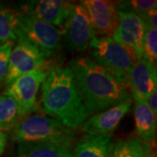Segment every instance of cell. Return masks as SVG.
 Masks as SVG:
<instances>
[{
  "label": "cell",
  "instance_id": "obj_21",
  "mask_svg": "<svg viewBox=\"0 0 157 157\" xmlns=\"http://www.w3.org/2000/svg\"><path fill=\"white\" fill-rule=\"evenodd\" d=\"M156 6L157 1L155 0H130L116 4L118 11L133 12L137 16H140L152 9H156Z\"/></svg>",
  "mask_w": 157,
  "mask_h": 157
},
{
  "label": "cell",
  "instance_id": "obj_5",
  "mask_svg": "<svg viewBox=\"0 0 157 157\" xmlns=\"http://www.w3.org/2000/svg\"><path fill=\"white\" fill-rule=\"evenodd\" d=\"M92 59L128 84V76L135 60L111 37L94 38L90 43Z\"/></svg>",
  "mask_w": 157,
  "mask_h": 157
},
{
  "label": "cell",
  "instance_id": "obj_14",
  "mask_svg": "<svg viewBox=\"0 0 157 157\" xmlns=\"http://www.w3.org/2000/svg\"><path fill=\"white\" fill-rule=\"evenodd\" d=\"M111 135H86L78 140L73 149V157H111Z\"/></svg>",
  "mask_w": 157,
  "mask_h": 157
},
{
  "label": "cell",
  "instance_id": "obj_2",
  "mask_svg": "<svg viewBox=\"0 0 157 157\" xmlns=\"http://www.w3.org/2000/svg\"><path fill=\"white\" fill-rule=\"evenodd\" d=\"M42 104L45 113L70 129L80 127L89 117L72 71L55 67L42 83Z\"/></svg>",
  "mask_w": 157,
  "mask_h": 157
},
{
  "label": "cell",
  "instance_id": "obj_23",
  "mask_svg": "<svg viewBox=\"0 0 157 157\" xmlns=\"http://www.w3.org/2000/svg\"><path fill=\"white\" fill-rule=\"evenodd\" d=\"M144 24L145 27H157V11L156 9H152L150 11H147L145 13L138 16Z\"/></svg>",
  "mask_w": 157,
  "mask_h": 157
},
{
  "label": "cell",
  "instance_id": "obj_27",
  "mask_svg": "<svg viewBox=\"0 0 157 157\" xmlns=\"http://www.w3.org/2000/svg\"><path fill=\"white\" fill-rule=\"evenodd\" d=\"M0 89H1V87H0Z\"/></svg>",
  "mask_w": 157,
  "mask_h": 157
},
{
  "label": "cell",
  "instance_id": "obj_11",
  "mask_svg": "<svg viewBox=\"0 0 157 157\" xmlns=\"http://www.w3.org/2000/svg\"><path fill=\"white\" fill-rule=\"evenodd\" d=\"M73 4L62 0L30 1L21 6L23 11L59 30L64 27Z\"/></svg>",
  "mask_w": 157,
  "mask_h": 157
},
{
  "label": "cell",
  "instance_id": "obj_6",
  "mask_svg": "<svg viewBox=\"0 0 157 157\" xmlns=\"http://www.w3.org/2000/svg\"><path fill=\"white\" fill-rule=\"evenodd\" d=\"M44 69L24 74L7 85L5 95L10 96L17 104L20 113L25 116L36 109L37 94L41 84L47 76Z\"/></svg>",
  "mask_w": 157,
  "mask_h": 157
},
{
  "label": "cell",
  "instance_id": "obj_24",
  "mask_svg": "<svg viewBox=\"0 0 157 157\" xmlns=\"http://www.w3.org/2000/svg\"><path fill=\"white\" fill-rule=\"evenodd\" d=\"M146 101L153 113L157 116V89L152 93Z\"/></svg>",
  "mask_w": 157,
  "mask_h": 157
},
{
  "label": "cell",
  "instance_id": "obj_4",
  "mask_svg": "<svg viewBox=\"0 0 157 157\" xmlns=\"http://www.w3.org/2000/svg\"><path fill=\"white\" fill-rule=\"evenodd\" d=\"M17 20V40H25L43 52L47 58L61 47L62 32L53 25L41 21L22 11Z\"/></svg>",
  "mask_w": 157,
  "mask_h": 157
},
{
  "label": "cell",
  "instance_id": "obj_26",
  "mask_svg": "<svg viewBox=\"0 0 157 157\" xmlns=\"http://www.w3.org/2000/svg\"><path fill=\"white\" fill-rule=\"evenodd\" d=\"M147 157H153V156H152V155H147Z\"/></svg>",
  "mask_w": 157,
  "mask_h": 157
},
{
  "label": "cell",
  "instance_id": "obj_25",
  "mask_svg": "<svg viewBox=\"0 0 157 157\" xmlns=\"http://www.w3.org/2000/svg\"><path fill=\"white\" fill-rule=\"evenodd\" d=\"M7 143V135L5 132L0 131V155L3 154Z\"/></svg>",
  "mask_w": 157,
  "mask_h": 157
},
{
  "label": "cell",
  "instance_id": "obj_12",
  "mask_svg": "<svg viewBox=\"0 0 157 157\" xmlns=\"http://www.w3.org/2000/svg\"><path fill=\"white\" fill-rule=\"evenodd\" d=\"M133 99L97 113L88 117L80 126L86 135H110L113 132L123 117L129 112Z\"/></svg>",
  "mask_w": 157,
  "mask_h": 157
},
{
  "label": "cell",
  "instance_id": "obj_18",
  "mask_svg": "<svg viewBox=\"0 0 157 157\" xmlns=\"http://www.w3.org/2000/svg\"><path fill=\"white\" fill-rule=\"evenodd\" d=\"M149 148V144L138 138L119 140L113 147L111 157H147Z\"/></svg>",
  "mask_w": 157,
  "mask_h": 157
},
{
  "label": "cell",
  "instance_id": "obj_19",
  "mask_svg": "<svg viewBox=\"0 0 157 157\" xmlns=\"http://www.w3.org/2000/svg\"><path fill=\"white\" fill-rule=\"evenodd\" d=\"M21 117L16 101L10 96H0V131L12 128Z\"/></svg>",
  "mask_w": 157,
  "mask_h": 157
},
{
  "label": "cell",
  "instance_id": "obj_13",
  "mask_svg": "<svg viewBox=\"0 0 157 157\" xmlns=\"http://www.w3.org/2000/svg\"><path fill=\"white\" fill-rule=\"evenodd\" d=\"M128 86L134 101H147L157 89L156 66L144 59L136 60L128 73Z\"/></svg>",
  "mask_w": 157,
  "mask_h": 157
},
{
  "label": "cell",
  "instance_id": "obj_10",
  "mask_svg": "<svg viewBox=\"0 0 157 157\" xmlns=\"http://www.w3.org/2000/svg\"><path fill=\"white\" fill-rule=\"evenodd\" d=\"M80 4L87 12L95 33L110 37L119 24L116 4L107 0H85Z\"/></svg>",
  "mask_w": 157,
  "mask_h": 157
},
{
  "label": "cell",
  "instance_id": "obj_8",
  "mask_svg": "<svg viewBox=\"0 0 157 157\" xmlns=\"http://www.w3.org/2000/svg\"><path fill=\"white\" fill-rule=\"evenodd\" d=\"M47 56L33 45L25 40H17V45L12 48L8 62V69L5 78L6 85L24 74L43 69Z\"/></svg>",
  "mask_w": 157,
  "mask_h": 157
},
{
  "label": "cell",
  "instance_id": "obj_20",
  "mask_svg": "<svg viewBox=\"0 0 157 157\" xmlns=\"http://www.w3.org/2000/svg\"><path fill=\"white\" fill-rule=\"evenodd\" d=\"M142 59L156 66L157 30L146 27L142 43Z\"/></svg>",
  "mask_w": 157,
  "mask_h": 157
},
{
  "label": "cell",
  "instance_id": "obj_1",
  "mask_svg": "<svg viewBox=\"0 0 157 157\" xmlns=\"http://www.w3.org/2000/svg\"><path fill=\"white\" fill-rule=\"evenodd\" d=\"M67 67L89 115L132 99L127 83L88 57L73 59Z\"/></svg>",
  "mask_w": 157,
  "mask_h": 157
},
{
  "label": "cell",
  "instance_id": "obj_7",
  "mask_svg": "<svg viewBox=\"0 0 157 157\" xmlns=\"http://www.w3.org/2000/svg\"><path fill=\"white\" fill-rule=\"evenodd\" d=\"M61 32L68 46L77 52L86 50L96 38L88 14L81 4H73Z\"/></svg>",
  "mask_w": 157,
  "mask_h": 157
},
{
  "label": "cell",
  "instance_id": "obj_17",
  "mask_svg": "<svg viewBox=\"0 0 157 157\" xmlns=\"http://www.w3.org/2000/svg\"><path fill=\"white\" fill-rule=\"evenodd\" d=\"M20 9L0 5V44L17 42L16 30Z\"/></svg>",
  "mask_w": 157,
  "mask_h": 157
},
{
  "label": "cell",
  "instance_id": "obj_22",
  "mask_svg": "<svg viewBox=\"0 0 157 157\" xmlns=\"http://www.w3.org/2000/svg\"><path fill=\"white\" fill-rule=\"evenodd\" d=\"M13 48V44L6 43L0 45V82L5 80L7 69L9 57L11 50Z\"/></svg>",
  "mask_w": 157,
  "mask_h": 157
},
{
  "label": "cell",
  "instance_id": "obj_15",
  "mask_svg": "<svg viewBox=\"0 0 157 157\" xmlns=\"http://www.w3.org/2000/svg\"><path fill=\"white\" fill-rule=\"evenodd\" d=\"M135 121L138 139L150 144L155 139L156 116L153 113L146 101H135Z\"/></svg>",
  "mask_w": 157,
  "mask_h": 157
},
{
  "label": "cell",
  "instance_id": "obj_3",
  "mask_svg": "<svg viewBox=\"0 0 157 157\" xmlns=\"http://www.w3.org/2000/svg\"><path fill=\"white\" fill-rule=\"evenodd\" d=\"M12 139L27 143H54L73 146L74 133L56 120L45 115L34 114L19 121L11 131Z\"/></svg>",
  "mask_w": 157,
  "mask_h": 157
},
{
  "label": "cell",
  "instance_id": "obj_16",
  "mask_svg": "<svg viewBox=\"0 0 157 157\" xmlns=\"http://www.w3.org/2000/svg\"><path fill=\"white\" fill-rule=\"evenodd\" d=\"M17 157H73L72 147L54 143H17Z\"/></svg>",
  "mask_w": 157,
  "mask_h": 157
},
{
  "label": "cell",
  "instance_id": "obj_9",
  "mask_svg": "<svg viewBox=\"0 0 157 157\" xmlns=\"http://www.w3.org/2000/svg\"><path fill=\"white\" fill-rule=\"evenodd\" d=\"M118 17L119 24L111 38L122 45L135 61L142 59V43L146 29L142 20L128 11H118Z\"/></svg>",
  "mask_w": 157,
  "mask_h": 157
}]
</instances>
